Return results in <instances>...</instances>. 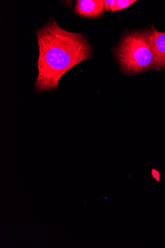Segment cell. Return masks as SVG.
Listing matches in <instances>:
<instances>
[{
  "instance_id": "cell-1",
  "label": "cell",
  "mask_w": 165,
  "mask_h": 248,
  "mask_svg": "<svg viewBox=\"0 0 165 248\" xmlns=\"http://www.w3.org/2000/svg\"><path fill=\"white\" fill-rule=\"evenodd\" d=\"M36 34L39 48V74L34 84L37 93L58 88L65 73L91 56V47L85 36L63 30L54 18Z\"/></svg>"
},
{
  "instance_id": "cell-2",
  "label": "cell",
  "mask_w": 165,
  "mask_h": 248,
  "mask_svg": "<svg viewBox=\"0 0 165 248\" xmlns=\"http://www.w3.org/2000/svg\"><path fill=\"white\" fill-rule=\"evenodd\" d=\"M121 72L133 76L155 69L150 29L125 34L114 49Z\"/></svg>"
},
{
  "instance_id": "cell-3",
  "label": "cell",
  "mask_w": 165,
  "mask_h": 248,
  "mask_svg": "<svg viewBox=\"0 0 165 248\" xmlns=\"http://www.w3.org/2000/svg\"><path fill=\"white\" fill-rule=\"evenodd\" d=\"M75 10L78 16L92 19L99 18L105 12L103 0H79L76 1Z\"/></svg>"
},
{
  "instance_id": "cell-4",
  "label": "cell",
  "mask_w": 165,
  "mask_h": 248,
  "mask_svg": "<svg viewBox=\"0 0 165 248\" xmlns=\"http://www.w3.org/2000/svg\"><path fill=\"white\" fill-rule=\"evenodd\" d=\"M150 29L155 56V70H162L165 69V31H157L154 25Z\"/></svg>"
},
{
  "instance_id": "cell-5",
  "label": "cell",
  "mask_w": 165,
  "mask_h": 248,
  "mask_svg": "<svg viewBox=\"0 0 165 248\" xmlns=\"http://www.w3.org/2000/svg\"><path fill=\"white\" fill-rule=\"evenodd\" d=\"M135 2L136 1H133V0H119V1H116L115 5L110 12H115L125 9Z\"/></svg>"
},
{
  "instance_id": "cell-6",
  "label": "cell",
  "mask_w": 165,
  "mask_h": 248,
  "mask_svg": "<svg viewBox=\"0 0 165 248\" xmlns=\"http://www.w3.org/2000/svg\"><path fill=\"white\" fill-rule=\"evenodd\" d=\"M105 2V11H110L111 9L115 5L116 0H110V1H108V0H105L104 1Z\"/></svg>"
},
{
  "instance_id": "cell-7",
  "label": "cell",
  "mask_w": 165,
  "mask_h": 248,
  "mask_svg": "<svg viewBox=\"0 0 165 248\" xmlns=\"http://www.w3.org/2000/svg\"><path fill=\"white\" fill-rule=\"evenodd\" d=\"M152 175H153V177L156 180H158V181H159V178H160V175H159V172L155 170H152Z\"/></svg>"
}]
</instances>
